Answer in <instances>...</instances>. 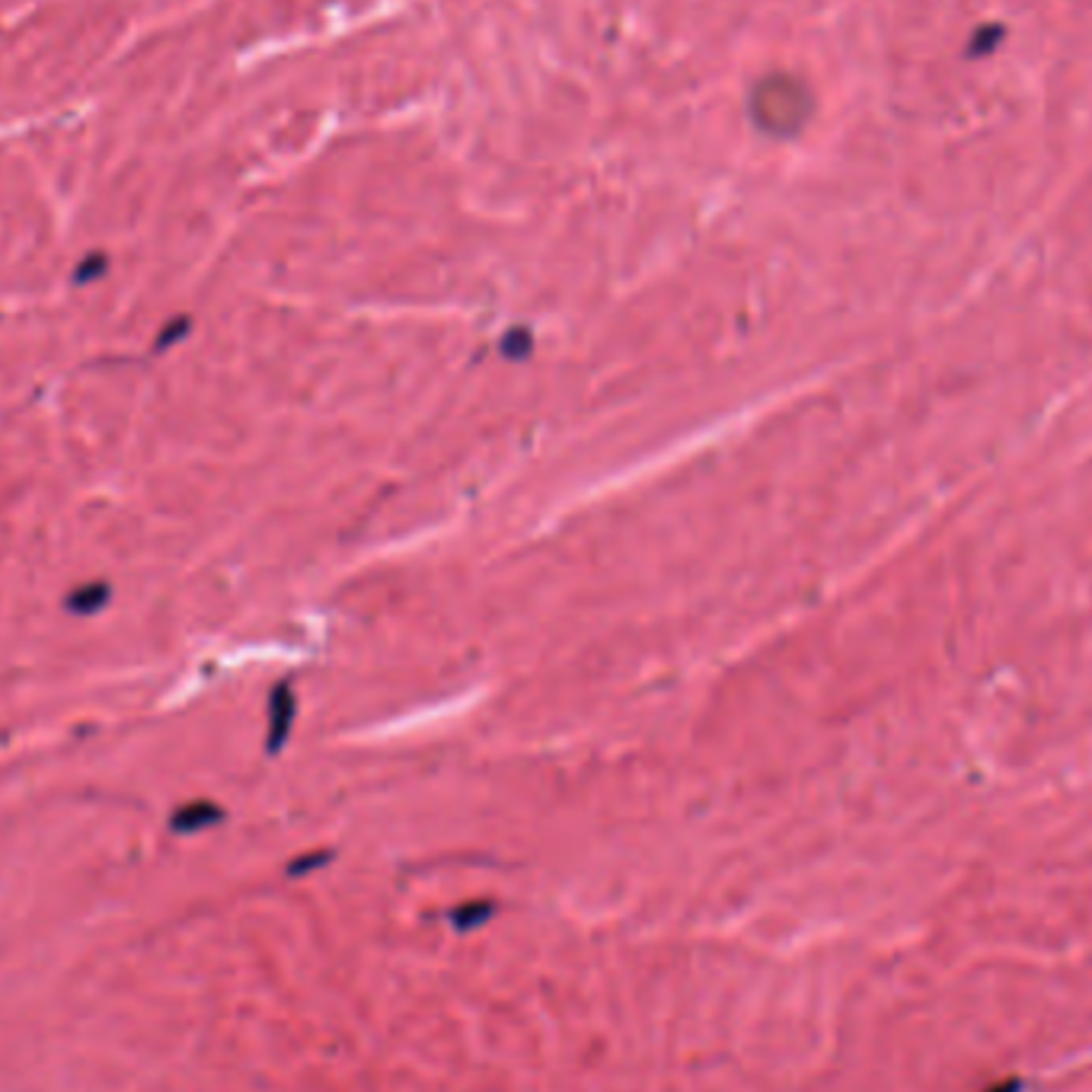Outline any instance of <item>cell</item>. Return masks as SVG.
<instances>
[{"label": "cell", "instance_id": "3", "mask_svg": "<svg viewBox=\"0 0 1092 1092\" xmlns=\"http://www.w3.org/2000/svg\"><path fill=\"white\" fill-rule=\"evenodd\" d=\"M492 914V904H474V907H460L457 914H454V923L460 926V929H466V926H477V923H483L486 917Z\"/></svg>", "mask_w": 1092, "mask_h": 1092}, {"label": "cell", "instance_id": "2", "mask_svg": "<svg viewBox=\"0 0 1092 1092\" xmlns=\"http://www.w3.org/2000/svg\"><path fill=\"white\" fill-rule=\"evenodd\" d=\"M106 601H110V588L96 582V585L77 588V591L71 594L68 607L77 610V613H96L99 607H106Z\"/></svg>", "mask_w": 1092, "mask_h": 1092}, {"label": "cell", "instance_id": "4", "mask_svg": "<svg viewBox=\"0 0 1092 1092\" xmlns=\"http://www.w3.org/2000/svg\"><path fill=\"white\" fill-rule=\"evenodd\" d=\"M987 1092H1022V1083H1019V1079H1006V1083H1000V1086H994V1089H987Z\"/></svg>", "mask_w": 1092, "mask_h": 1092}, {"label": "cell", "instance_id": "1", "mask_svg": "<svg viewBox=\"0 0 1092 1092\" xmlns=\"http://www.w3.org/2000/svg\"><path fill=\"white\" fill-rule=\"evenodd\" d=\"M221 821V808L212 805V802H192L186 808H179L173 815V830H179V834H192V830H201L208 824Z\"/></svg>", "mask_w": 1092, "mask_h": 1092}]
</instances>
